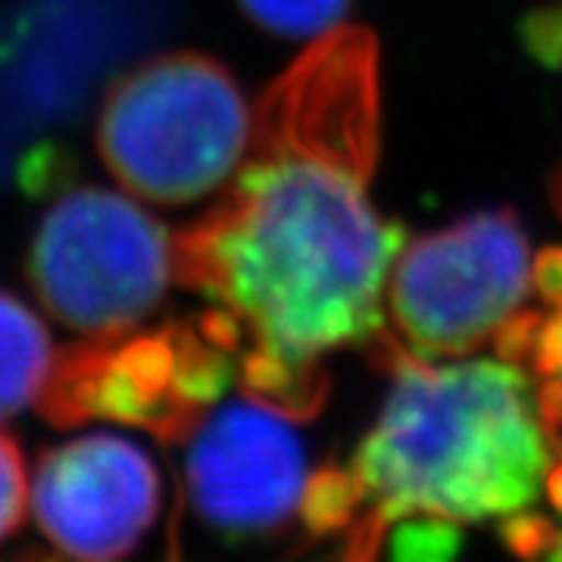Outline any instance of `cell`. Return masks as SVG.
I'll return each instance as SVG.
<instances>
[{
    "label": "cell",
    "instance_id": "cell-12",
    "mask_svg": "<svg viewBox=\"0 0 562 562\" xmlns=\"http://www.w3.org/2000/svg\"><path fill=\"white\" fill-rule=\"evenodd\" d=\"M391 557L401 562H441L460 553L462 531L460 522H450L441 516L413 513L403 516L384 535Z\"/></svg>",
    "mask_w": 562,
    "mask_h": 562
},
{
    "label": "cell",
    "instance_id": "cell-8",
    "mask_svg": "<svg viewBox=\"0 0 562 562\" xmlns=\"http://www.w3.org/2000/svg\"><path fill=\"white\" fill-rule=\"evenodd\" d=\"M41 535L66 557L120 560L154 528L162 479L154 457L113 431H91L41 457L29 482Z\"/></svg>",
    "mask_w": 562,
    "mask_h": 562
},
{
    "label": "cell",
    "instance_id": "cell-13",
    "mask_svg": "<svg viewBox=\"0 0 562 562\" xmlns=\"http://www.w3.org/2000/svg\"><path fill=\"white\" fill-rule=\"evenodd\" d=\"M29 506V475L16 443L0 435V541H7Z\"/></svg>",
    "mask_w": 562,
    "mask_h": 562
},
{
    "label": "cell",
    "instance_id": "cell-2",
    "mask_svg": "<svg viewBox=\"0 0 562 562\" xmlns=\"http://www.w3.org/2000/svg\"><path fill=\"white\" fill-rule=\"evenodd\" d=\"M369 350L394 387L350 462L362 497L347 528L350 560L375 557L387 528L413 513L484 522L538 501L550 447L516 362L435 366L387 331Z\"/></svg>",
    "mask_w": 562,
    "mask_h": 562
},
{
    "label": "cell",
    "instance_id": "cell-3",
    "mask_svg": "<svg viewBox=\"0 0 562 562\" xmlns=\"http://www.w3.org/2000/svg\"><path fill=\"white\" fill-rule=\"evenodd\" d=\"M254 110L232 72L201 54H166L106 94L98 144L144 201L194 203L225 188L250 150Z\"/></svg>",
    "mask_w": 562,
    "mask_h": 562
},
{
    "label": "cell",
    "instance_id": "cell-10",
    "mask_svg": "<svg viewBox=\"0 0 562 562\" xmlns=\"http://www.w3.org/2000/svg\"><path fill=\"white\" fill-rule=\"evenodd\" d=\"M362 509L360 487L350 465H325L306 479L301 501V522L310 538L347 531Z\"/></svg>",
    "mask_w": 562,
    "mask_h": 562
},
{
    "label": "cell",
    "instance_id": "cell-1",
    "mask_svg": "<svg viewBox=\"0 0 562 562\" xmlns=\"http://www.w3.org/2000/svg\"><path fill=\"white\" fill-rule=\"evenodd\" d=\"M379 125L375 35L338 25L262 94L225 198L176 238V279L213 303L244 391L291 419L325 406V353L384 335L403 225L369 201Z\"/></svg>",
    "mask_w": 562,
    "mask_h": 562
},
{
    "label": "cell",
    "instance_id": "cell-14",
    "mask_svg": "<svg viewBox=\"0 0 562 562\" xmlns=\"http://www.w3.org/2000/svg\"><path fill=\"white\" fill-rule=\"evenodd\" d=\"M501 538L516 557H525V560L553 557L562 541V535L550 525V519H543L538 513H525V509L503 516Z\"/></svg>",
    "mask_w": 562,
    "mask_h": 562
},
{
    "label": "cell",
    "instance_id": "cell-17",
    "mask_svg": "<svg viewBox=\"0 0 562 562\" xmlns=\"http://www.w3.org/2000/svg\"><path fill=\"white\" fill-rule=\"evenodd\" d=\"M528 360L535 362V372L541 379H557V375H562V310L553 319L543 322Z\"/></svg>",
    "mask_w": 562,
    "mask_h": 562
},
{
    "label": "cell",
    "instance_id": "cell-4",
    "mask_svg": "<svg viewBox=\"0 0 562 562\" xmlns=\"http://www.w3.org/2000/svg\"><path fill=\"white\" fill-rule=\"evenodd\" d=\"M176 279V238L138 201L76 188L47 210L29 250L44 310L88 341L135 331Z\"/></svg>",
    "mask_w": 562,
    "mask_h": 562
},
{
    "label": "cell",
    "instance_id": "cell-21",
    "mask_svg": "<svg viewBox=\"0 0 562 562\" xmlns=\"http://www.w3.org/2000/svg\"><path fill=\"white\" fill-rule=\"evenodd\" d=\"M553 557H560L562 560V541H560V547H557V553H553Z\"/></svg>",
    "mask_w": 562,
    "mask_h": 562
},
{
    "label": "cell",
    "instance_id": "cell-16",
    "mask_svg": "<svg viewBox=\"0 0 562 562\" xmlns=\"http://www.w3.org/2000/svg\"><path fill=\"white\" fill-rule=\"evenodd\" d=\"M525 47L547 66H562V10H538L525 20Z\"/></svg>",
    "mask_w": 562,
    "mask_h": 562
},
{
    "label": "cell",
    "instance_id": "cell-5",
    "mask_svg": "<svg viewBox=\"0 0 562 562\" xmlns=\"http://www.w3.org/2000/svg\"><path fill=\"white\" fill-rule=\"evenodd\" d=\"M528 238L513 210L465 216L401 247L387 306L403 344L428 360L479 350L525 301Z\"/></svg>",
    "mask_w": 562,
    "mask_h": 562
},
{
    "label": "cell",
    "instance_id": "cell-19",
    "mask_svg": "<svg viewBox=\"0 0 562 562\" xmlns=\"http://www.w3.org/2000/svg\"><path fill=\"white\" fill-rule=\"evenodd\" d=\"M543 487H547V497H550V506L562 513V462L560 465H553V469H547V475H543Z\"/></svg>",
    "mask_w": 562,
    "mask_h": 562
},
{
    "label": "cell",
    "instance_id": "cell-11",
    "mask_svg": "<svg viewBox=\"0 0 562 562\" xmlns=\"http://www.w3.org/2000/svg\"><path fill=\"white\" fill-rule=\"evenodd\" d=\"M241 7L279 38H322L341 25L350 0H241Z\"/></svg>",
    "mask_w": 562,
    "mask_h": 562
},
{
    "label": "cell",
    "instance_id": "cell-7",
    "mask_svg": "<svg viewBox=\"0 0 562 562\" xmlns=\"http://www.w3.org/2000/svg\"><path fill=\"white\" fill-rule=\"evenodd\" d=\"M291 416L244 397L203 409L184 441V503L222 538H272L301 519L306 447Z\"/></svg>",
    "mask_w": 562,
    "mask_h": 562
},
{
    "label": "cell",
    "instance_id": "cell-6",
    "mask_svg": "<svg viewBox=\"0 0 562 562\" xmlns=\"http://www.w3.org/2000/svg\"><path fill=\"white\" fill-rule=\"evenodd\" d=\"M235 353L201 322L157 335L88 341L60 357L38 409L57 425L116 419L176 438L220 403L235 375Z\"/></svg>",
    "mask_w": 562,
    "mask_h": 562
},
{
    "label": "cell",
    "instance_id": "cell-18",
    "mask_svg": "<svg viewBox=\"0 0 562 562\" xmlns=\"http://www.w3.org/2000/svg\"><path fill=\"white\" fill-rule=\"evenodd\" d=\"M531 284L550 306L562 310V247H547L535 257Z\"/></svg>",
    "mask_w": 562,
    "mask_h": 562
},
{
    "label": "cell",
    "instance_id": "cell-20",
    "mask_svg": "<svg viewBox=\"0 0 562 562\" xmlns=\"http://www.w3.org/2000/svg\"><path fill=\"white\" fill-rule=\"evenodd\" d=\"M553 203H557V210H560V216H562V172H557V179H553Z\"/></svg>",
    "mask_w": 562,
    "mask_h": 562
},
{
    "label": "cell",
    "instance_id": "cell-15",
    "mask_svg": "<svg viewBox=\"0 0 562 562\" xmlns=\"http://www.w3.org/2000/svg\"><path fill=\"white\" fill-rule=\"evenodd\" d=\"M541 313H535V310H516V313L494 331L497 357L506 362H516V366L528 360V357H531V347H535V338H538V331H541Z\"/></svg>",
    "mask_w": 562,
    "mask_h": 562
},
{
    "label": "cell",
    "instance_id": "cell-9",
    "mask_svg": "<svg viewBox=\"0 0 562 562\" xmlns=\"http://www.w3.org/2000/svg\"><path fill=\"white\" fill-rule=\"evenodd\" d=\"M57 347L38 313L0 288V422L38 406L57 372Z\"/></svg>",
    "mask_w": 562,
    "mask_h": 562
}]
</instances>
